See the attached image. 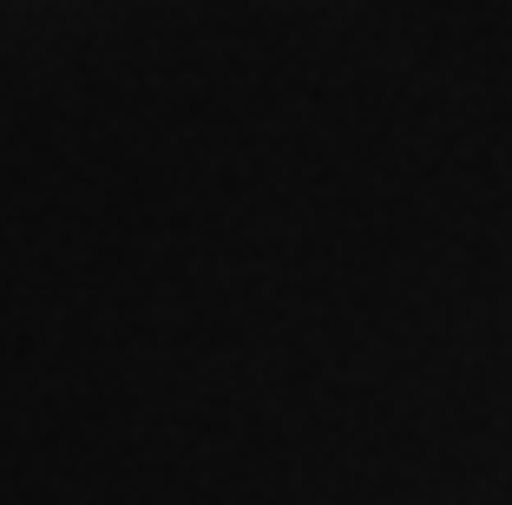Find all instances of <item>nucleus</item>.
<instances>
[]
</instances>
